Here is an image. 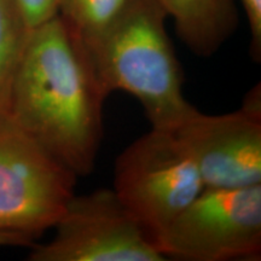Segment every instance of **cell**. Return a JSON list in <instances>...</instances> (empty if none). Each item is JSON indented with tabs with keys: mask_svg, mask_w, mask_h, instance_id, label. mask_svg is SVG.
<instances>
[{
	"mask_svg": "<svg viewBox=\"0 0 261 261\" xmlns=\"http://www.w3.org/2000/svg\"><path fill=\"white\" fill-rule=\"evenodd\" d=\"M34 241L23 234L0 231V247H32Z\"/></svg>",
	"mask_w": 261,
	"mask_h": 261,
	"instance_id": "obj_13",
	"label": "cell"
},
{
	"mask_svg": "<svg viewBox=\"0 0 261 261\" xmlns=\"http://www.w3.org/2000/svg\"><path fill=\"white\" fill-rule=\"evenodd\" d=\"M76 179L10 120L0 125V231L34 241L54 228Z\"/></svg>",
	"mask_w": 261,
	"mask_h": 261,
	"instance_id": "obj_5",
	"label": "cell"
},
{
	"mask_svg": "<svg viewBox=\"0 0 261 261\" xmlns=\"http://www.w3.org/2000/svg\"><path fill=\"white\" fill-rule=\"evenodd\" d=\"M54 228L51 241L33 244L28 260H166L113 189L75 194Z\"/></svg>",
	"mask_w": 261,
	"mask_h": 261,
	"instance_id": "obj_6",
	"label": "cell"
},
{
	"mask_svg": "<svg viewBox=\"0 0 261 261\" xmlns=\"http://www.w3.org/2000/svg\"><path fill=\"white\" fill-rule=\"evenodd\" d=\"M250 29V55L261 62V0H240Z\"/></svg>",
	"mask_w": 261,
	"mask_h": 261,
	"instance_id": "obj_12",
	"label": "cell"
},
{
	"mask_svg": "<svg viewBox=\"0 0 261 261\" xmlns=\"http://www.w3.org/2000/svg\"><path fill=\"white\" fill-rule=\"evenodd\" d=\"M174 22L177 35L192 54L211 57L234 34V0H158Z\"/></svg>",
	"mask_w": 261,
	"mask_h": 261,
	"instance_id": "obj_8",
	"label": "cell"
},
{
	"mask_svg": "<svg viewBox=\"0 0 261 261\" xmlns=\"http://www.w3.org/2000/svg\"><path fill=\"white\" fill-rule=\"evenodd\" d=\"M203 189L194 161L171 130L151 128L116 159L113 190L154 243Z\"/></svg>",
	"mask_w": 261,
	"mask_h": 261,
	"instance_id": "obj_3",
	"label": "cell"
},
{
	"mask_svg": "<svg viewBox=\"0 0 261 261\" xmlns=\"http://www.w3.org/2000/svg\"><path fill=\"white\" fill-rule=\"evenodd\" d=\"M107 97L87 48L58 15L32 29L9 120L77 178L96 166Z\"/></svg>",
	"mask_w": 261,
	"mask_h": 261,
	"instance_id": "obj_1",
	"label": "cell"
},
{
	"mask_svg": "<svg viewBox=\"0 0 261 261\" xmlns=\"http://www.w3.org/2000/svg\"><path fill=\"white\" fill-rule=\"evenodd\" d=\"M158 0H132L121 16L85 46L103 90L132 94L151 128L172 130L196 108L182 93V71Z\"/></svg>",
	"mask_w": 261,
	"mask_h": 261,
	"instance_id": "obj_2",
	"label": "cell"
},
{
	"mask_svg": "<svg viewBox=\"0 0 261 261\" xmlns=\"http://www.w3.org/2000/svg\"><path fill=\"white\" fill-rule=\"evenodd\" d=\"M32 29L16 0H0V125L9 120L10 96Z\"/></svg>",
	"mask_w": 261,
	"mask_h": 261,
	"instance_id": "obj_9",
	"label": "cell"
},
{
	"mask_svg": "<svg viewBox=\"0 0 261 261\" xmlns=\"http://www.w3.org/2000/svg\"><path fill=\"white\" fill-rule=\"evenodd\" d=\"M155 244L166 260H259L261 184L204 188L160 233Z\"/></svg>",
	"mask_w": 261,
	"mask_h": 261,
	"instance_id": "obj_4",
	"label": "cell"
},
{
	"mask_svg": "<svg viewBox=\"0 0 261 261\" xmlns=\"http://www.w3.org/2000/svg\"><path fill=\"white\" fill-rule=\"evenodd\" d=\"M22 15L34 29L58 15V0H16Z\"/></svg>",
	"mask_w": 261,
	"mask_h": 261,
	"instance_id": "obj_11",
	"label": "cell"
},
{
	"mask_svg": "<svg viewBox=\"0 0 261 261\" xmlns=\"http://www.w3.org/2000/svg\"><path fill=\"white\" fill-rule=\"evenodd\" d=\"M200 173L204 188L261 184V115L241 107L232 113L194 114L172 129Z\"/></svg>",
	"mask_w": 261,
	"mask_h": 261,
	"instance_id": "obj_7",
	"label": "cell"
},
{
	"mask_svg": "<svg viewBox=\"0 0 261 261\" xmlns=\"http://www.w3.org/2000/svg\"><path fill=\"white\" fill-rule=\"evenodd\" d=\"M132 0H58V17L90 46L121 16Z\"/></svg>",
	"mask_w": 261,
	"mask_h": 261,
	"instance_id": "obj_10",
	"label": "cell"
}]
</instances>
